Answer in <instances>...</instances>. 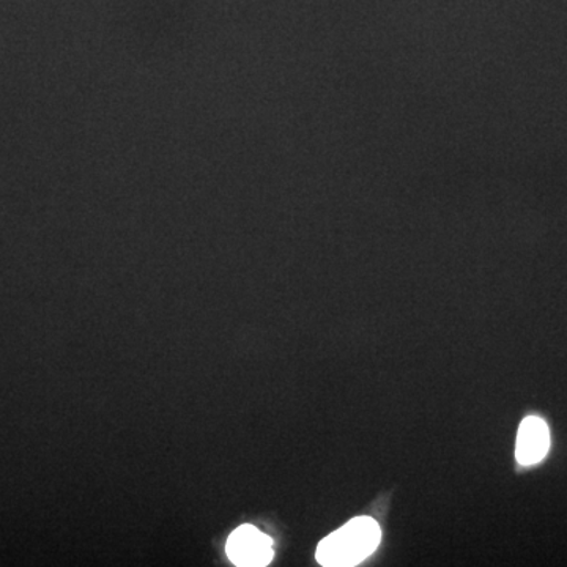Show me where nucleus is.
<instances>
[{
    "label": "nucleus",
    "instance_id": "nucleus-1",
    "mask_svg": "<svg viewBox=\"0 0 567 567\" xmlns=\"http://www.w3.org/2000/svg\"><path fill=\"white\" fill-rule=\"evenodd\" d=\"M382 529L372 517H357L324 537L316 551L317 561L327 567L360 565L374 554Z\"/></svg>",
    "mask_w": 567,
    "mask_h": 567
},
{
    "label": "nucleus",
    "instance_id": "nucleus-2",
    "mask_svg": "<svg viewBox=\"0 0 567 567\" xmlns=\"http://www.w3.org/2000/svg\"><path fill=\"white\" fill-rule=\"evenodd\" d=\"M226 554L235 566H267L275 557L274 540L252 525H241L227 539Z\"/></svg>",
    "mask_w": 567,
    "mask_h": 567
},
{
    "label": "nucleus",
    "instance_id": "nucleus-3",
    "mask_svg": "<svg viewBox=\"0 0 567 567\" xmlns=\"http://www.w3.org/2000/svg\"><path fill=\"white\" fill-rule=\"evenodd\" d=\"M550 432L546 421L537 416L525 417L517 435L516 457L520 465H535L547 456Z\"/></svg>",
    "mask_w": 567,
    "mask_h": 567
}]
</instances>
